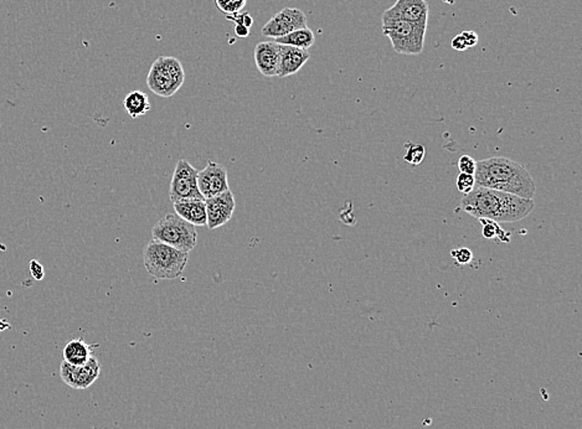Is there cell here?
Here are the masks:
<instances>
[{"label": "cell", "mask_w": 582, "mask_h": 429, "mask_svg": "<svg viewBox=\"0 0 582 429\" xmlns=\"http://www.w3.org/2000/svg\"><path fill=\"white\" fill-rule=\"evenodd\" d=\"M475 180L477 186L507 192L519 198H533L535 195V183L527 168L504 157L477 161Z\"/></svg>", "instance_id": "7a4b0ae2"}, {"label": "cell", "mask_w": 582, "mask_h": 429, "mask_svg": "<svg viewBox=\"0 0 582 429\" xmlns=\"http://www.w3.org/2000/svg\"><path fill=\"white\" fill-rule=\"evenodd\" d=\"M476 186V180L475 175H468V174H462L459 172L458 178H457V189L462 194H468L473 190V187Z\"/></svg>", "instance_id": "603a6c76"}, {"label": "cell", "mask_w": 582, "mask_h": 429, "mask_svg": "<svg viewBox=\"0 0 582 429\" xmlns=\"http://www.w3.org/2000/svg\"><path fill=\"white\" fill-rule=\"evenodd\" d=\"M311 57L308 50H302L297 47L279 45V62H278L277 76L285 79L296 73L305 66Z\"/></svg>", "instance_id": "4fadbf2b"}, {"label": "cell", "mask_w": 582, "mask_h": 429, "mask_svg": "<svg viewBox=\"0 0 582 429\" xmlns=\"http://www.w3.org/2000/svg\"><path fill=\"white\" fill-rule=\"evenodd\" d=\"M152 237L186 253L192 252L198 244L195 226L186 222L177 213H166L164 218L158 220L153 226Z\"/></svg>", "instance_id": "8992f818"}, {"label": "cell", "mask_w": 582, "mask_h": 429, "mask_svg": "<svg viewBox=\"0 0 582 429\" xmlns=\"http://www.w3.org/2000/svg\"><path fill=\"white\" fill-rule=\"evenodd\" d=\"M461 35L464 36V41H466L468 49L476 47L478 41H479L478 34L475 33V31H464V33H461Z\"/></svg>", "instance_id": "83f0119b"}, {"label": "cell", "mask_w": 582, "mask_h": 429, "mask_svg": "<svg viewBox=\"0 0 582 429\" xmlns=\"http://www.w3.org/2000/svg\"><path fill=\"white\" fill-rule=\"evenodd\" d=\"M303 27H307L305 14L297 8H285L266 23L261 33L266 38L277 39Z\"/></svg>", "instance_id": "9c48e42d"}, {"label": "cell", "mask_w": 582, "mask_h": 429, "mask_svg": "<svg viewBox=\"0 0 582 429\" xmlns=\"http://www.w3.org/2000/svg\"><path fill=\"white\" fill-rule=\"evenodd\" d=\"M198 172V169H195L186 159L178 160L169 190V198L172 203L189 198L205 200L199 192Z\"/></svg>", "instance_id": "52a82bcc"}, {"label": "cell", "mask_w": 582, "mask_h": 429, "mask_svg": "<svg viewBox=\"0 0 582 429\" xmlns=\"http://www.w3.org/2000/svg\"><path fill=\"white\" fill-rule=\"evenodd\" d=\"M461 209L478 220L485 218L498 224L516 222L533 211L534 200L476 185L472 192L464 194Z\"/></svg>", "instance_id": "6da1fadb"}, {"label": "cell", "mask_w": 582, "mask_h": 429, "mask_svg": "<svg viewBox=\"0 0 582 429\" xmlns=\"http://www.w3.org/2000/svg\"><path fill=\"white\" fill-rule=\"evenodd\" d=\"M123 106L132 118H138L140 116H144L152 108L148 94L142 91H132L128 93L123 99Z\"/></svg>", "instance_id": "ac0fdd59"}, {"label": "cell", "mask_w": 582, "mask_h": 429, "mask_svg": "<svg viewBox=\"0 0 582 429\" xmlns=\"http://www.w3.org/2000/svg\"><path fill=\"white\" fill-rule=\"evenodd\" d=\"M99 375L101 365L94 356L81 366H73L66 361H62L60 365V376L62 381L75 390H86L97 381Z\"/></svg>", "instance_id": "ba28073f"}, {"label": "cell", "mask_w": 582, "mask_h": 429, "mask_svg": "<svg viewBox=\"0 0 582 429\" xmlns=\"http://www.w3.org/2000/svg\"><path fill=\"white\" fill-rule=\"evenodd\" d=\"M205 206L207 218L206 226L209 227V230H216L231 220L236 203L231 190H229L218 196L205 198Z\"/></svg>", "instance_id": "8fae6325"}, {"label": "cell", "mask_w": 582, "mask_h": 429, "mask_svg": "<svg viewBox=\"0 0 582 429\" xmlns=\"http://www.w3.org/2000/svg\"><path fill=\"white\" fill-rule=\"evenodd\" d=\"M29 270H30L31 276H33L36 281H41V279H44V277H45V270H44V267H42V264L38 262L36 259H31V261H30V263H29Z\"/></svg>", "instance_id": "484cf974"}, {"label": "cell", "mask_w": 582, "mask_h": 429, "mask_svg": "<svg viewBox=\"0 0 582 429\" xmlns=\"http://www.w3.org/2000/svg\"><path fill=\"white\" fill-rule=\"evenodd\" d=\"M451 257L455 258L456 259V262L458 264H468L470 261H472V258H473V253L468 248H458V250H453V251L451 252Z\"/></svg>", "instance_id": "d4e9b609"}, {"label": "cell", "mask_w": 582, "mask_h": 429, "mask_svg": "<svg viewBox=\"0 0 582 429\" xmlns=\"http://www.w3.org/2000/svg\"><path fill=\"white\" fill-rule=\"evenodd\" d=\"M232 20L236 23V27H235V33L240 38H247L249 36V34H250V29L252 27V23H253V20H252L251 16H250V14L244 13V14H236V15H231Z\"/></svg>", "instance_id": "ffe728a7"}, {"label": "cell", "mask_w": 582, "mask_h": 429, "mask_svg": "<svg viewBox=\"0 0 582 429\" xmlns=\"http://www.w3.org/2000/svg\"><path fill=\"white\" fill-rule=\"evenodd\" d=\"M386 12L410 21L417 27L427 29L430 7L426 0H396Z\"/></svg>", "instance_id": "7c38bea8"}, {"label": "cell", "mask_w": 582, "mask_h": 429, "mask_svg": "<svg viewBox=\"0 0 582 429\" xmlns=\"http://www.w3.org/2000/svg\"><path fill=\"white\" fill-rule=\"evenodd\" d=\"M255 62L258 71L266 77L277 76L279 45L275 41H262L255 47Z\"/></svg>", "instance_id": "5bb4252c"}, {"label": "cell", "mask_w": 582, "mask_h": 429, "mask_svg": "<svg viewBox=\"0 0 582 429\" xmlns=\"http://www.w3.org/2000/svg\"><path fill=\"white\" fill-rule=\"evenodd\" d=\"M479 221L482 224V235L484 238H488V239L496 238L499 242H503V244L510 242L509 232L505 231L498 222L492 220H485V218H481Z\"/></svg>", "instance_id": "d6986e66"}, {"label": "cell", "mask_w": 582, "mask_h": 429, "mask_svg": "<svg viewBox=\"0 0 582 429\" xmlns=\"http://www.w3.org/2000/svg\"><path fill=\"white\" fill-rule=\"evenodd\" d=\"M93 348L91 345L84 340V339H73L65 345L62 356L64 361H66L73 366H81L92 357Z\"/></svg>", "instance_id": "2e32d148"}, {"label": "cell", "mask_w": 582, "mask_h": 429, "mask_svg": "<svg viewBox=\"0 0 582 429\" xmlns=\"http://www.w3.org/2000/svg\"><path fill=\"white\" fill-rule=\"evenodd\" d=\"M425 159V146L421 144H411L407 148L405 160L411 166H420Z\"/></svg>", "instance_id": "7402d4cb"}, {"label": "cell", "mask_w": 582, "mask_h": 429, "mask_svg": "<svg viewBox=\"0 0 582 429\" xmlns=\"http://www.w3.org/2000/svg\"><path fill=\"white\" fill-rule=\"evenodd\" d=\"M275 42H277L278 45H287V47H297L302 50H308L309 47L314 45L316 36L309 27H303V29H298L292 33L287 34L285 36L275 39Z\"/></svg>", "instance_id": "e0dca14e"}, {"label": "cell", "mask_w": 582, "mask_h": 429, "mask_svg": "<svg viewBox=\"0 0 582 429\" xmlns=\"http://www.w3.org/2000/svg\"><path fill=\"white\" fill-rule=\"evenodd\" d=\"M175 213L186 220V222L194 226H206L205 200L201 198H189V200H179L173 203Z\"/></svg>", "instance_id": "9a60e30c"}, {"label": "cell", "mask_w": 582, "mask_h": 429, "mask_svg": "<svg viewBox=\"0 0 582 429\" xmlns=\"http://www.w3.org/2000/svg\"><path fill=\"white\" fill-rule=\"evenodd\" d=\"M477 161L472 158L470 155H461V158L458 160V169L459 172L462 174H468V175H475L476 172Z\"/></svg>", "instance_id": "cb8c5ba5"}, {"label": "cell", "mask_w": 582, "mask_h": 429, "mask_svg": "<svg viewBox=\"0 0 582 429\" xmlns=\"http://www.w3.org/2000/svg\"><path fill=\"white\" fill-rule=\"evenodd\" d=\"M218 10L231 16L240 13L246 7L247 0H215Z\"/></svg>", "instance_id": "44dd1931"}, {"label": "cell", "mask_w": 582, "mask_h": 429, "mask_svg": "<svg viewBox=\"0 0 582 429\" xmlns=\"http://www.w3.org/2000/svg\"><path fill=\"white\" fill-rule=\"evenodd\" d=\"M451 47L453 49V50H456V51H466L468 47H467V44H466V41H464V36L461 35V34H458L456 35L452 41H451Z\"/></svg>", "instance_id": "4316f807"}, {"label": "cell", "mask_w": 582, "mask_h": 429, "mask_svg": "<svg viewBox=\"0 0 582 429\" xmlns=\"http://www.w3.org/2000/svg\"><path fill=\"white\" fill-rule=\"evenodd\" d=\"M426 31L427 29L417 27L386 10L383 14V33L390 40L392 49L400 55L416 56L422 53Z\"/></svg>", "instance_id": "277c9868"}, {"label": "cell", "mask_w": 582, "mask_h": 429, "mask_svg": "<svg viewBox=\"0 0 582 429\" xmlns=\"http://www.w3.org/2000/svg\"><path fill=\"white\" fill-rule=\"evenodd\" d=\"M189 253L179 251L155 239L149 241L143 252L147 272L157 279H175L186 270Z\"/></svg>", "instance_id": "3957f363"}, {"label": "cell", "mask_w": 582, "mask_h": 429, "mask_svg": "<svg viewBox=\"0 0 582 429\" xmlns=\"http://www.w3.org/2000/svg\"><path fill=\"white\" fill-rule=\"evenodd\" d=\"M186 81L181 62L173 56H159L147 76V86L159 97L170 99L178 92Z\"/></svg>", "instance_id": "5b68a950"}, {"label": "cell", "mask_w": 582, "mask_h": 429, "mask_svg": "<svg viewBox=\"0 0 582 429\" xmlns=\"http://www.w3.org/2000/svg\"><path fill=\"white\" fill-rule=\"evenodd\" d=\"M199 192L204 198L218 196L223 192H229V179L225 166L209 161L207 166L198 172Z\"/></svg>", "instance_id": "30bf717a"}]
</instances>
